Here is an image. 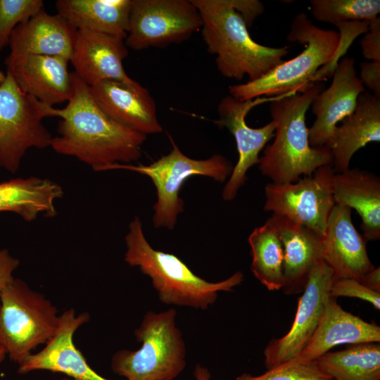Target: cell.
Segmentation results:
<instances>
[{
	"label": "cell",
	"mask_w": 380,
	"mask_h": 380,
	"mask_svg": "<svg viewBox=\"0 0 380 380\" xmlns=\"http://www.w3.org/2000/svg\"><path fill=\"white\" fill-rule=\"evenodd\" d=\"M359 78L374 96L380 98V61L361 63Z\"/></svg>",
	"instance_id": "35"
},
{
	"label": "cell",
	"mask_w": 380,
	"mask_h": 380,
	"mask_svg": "<svg viewBox=\"0 0 380 380\" xmlns=\"http://www.w3.org/2000/svg\"><path fill=\"white\" fill-rule=\"evenodd\" d=\"M334 173L332 165H327L295 182L268 183L265 210L305 226L322 239L336 204L331 191Z\"/></svg>",
	"instance_id": "11"
},
{
	"label": "cell",
	"mask_w": 380,
	"mask_h": 380,
	"mask_svg": "<svg viewBox=\"0 0 380 380\" xmlns=\"http://www.w3.org/2000/svg\"><path fill=\"white\" fill-rule=\"evenodd\" d=\"M235 380H334L319 367L316 360L307 362L289 361L268 369L260 376L244 373Z\"/></svg>",
	"instance_id": "31"
},
{
	"label": "cell",
	"mask_w": 380,
	"mask_h": 380,
	"mask_svg": "<svg viewBox=\"0 0 380 380\" xmlns=\"http://www.w3.org/2000/svg\"><path fill=\"white\" fill-rule=\"evenodd\" d=\"M230 2L247 27H251L257 17L262 14L265 10L263 4L258 0H230Z\"/></svg>",
	"instance_id": "34"
},
{
	"label": "cell",
	"mask_w": 380,
	"mask_h": 380,
	"mask_svg": "<svg viewBox=\"0 0 380 380\" xmlns=\"http://www.w3.org/2000/svg\"><path fill=\"white\" fill-rule=\"evenodd\" d=\"M72 93L63 108L41 103L46 117H58V135L50 146L56 153L72 156L95 171L114 163L130 164L141 156L146 135L110 118L96 103L89 86L71 72Z\"/></svg>",
	"instance_id": "1"
},
{
	"label": "cell",
	"mask_w": 380,
	"mask_h": 380,
	"mask_svg": "<svg viewBox=\"0 0 380 380\" xmlns=\"http://www.w3.org/2000/svg\"><path fill=\"white\" fill-rule=\"evenodd\" d=\"M89 320L87 312L76 315L73 308L64 311L59 315L58 327L53 336L42 350L30 354L19 365L18 373L48 370L65 374L74 380H110L100 376L90 367L73 342L76 330Z\"/></svg>",
	"instance_id": "15"
},
{
	"label": "cell",
	"mask_w": 380,
	"mask_h": 380,
	"mask_svg": "<svg viewBox=\"0 0 380 380\" xmlns=\"http://www.w3.org/2000/svg\"><path fill=\"white\" fill-rule=\"evenodd\" d=\"M61 380H70V379L65 378V379H62Z\"/></svg>",
	"instance_id": "41"
},
{
	"label": "cell",
	"mask_w": 380,
	"mask_h": 380,
	"mask_svg": "<svg viewBox=\"0 0 380 380\" xmlns=\"http://www.w3.org/2000/svg\"><path fill=\"white\" fill-rule=\"evenodd\" d=\"M44 9L42 0H0V52L14 29Z\"/></svg>",
	"instance_id": "30"
},
{
	"label": "cell",
	"mask_w": 380,
	"mask_h": 380,
	"mask_svg": "<svg viewBox=\"0 0 380 380\" xmlns=\"http://www.w3.org/2000/svg\"><path fill=\"white\" fill-rule=\"evenodd\" d=\"M380 327L344 310L336 298L330 296L320 322L303 350L293 360L307 362L341 344L379 343Z\"/></svg>",
	"instance_id": "20"
},
{
	"label": "cell",
	"mask_w": 380,
	"mask_h": 380,
	"mask_svg": "<svg viewBox=\"0 0 380 380\" xmlns=\"http://www.w3.org/2000/svg\"><path fill=\"white\" fill-rule=\"evenodd\" d=\"M360 46L364 57L380 61V18L369 21L368 30L362 38Z\"/></svg>",
	"instance_id": "33"
},
{
	"label": "cell",
	"mask_w": 380,
	"mask_h": 380,
	"mask_svg": "<svg viewBox=\"0 0 380 380\" xmlns=\"http://www.w3.org/2000/svg\"><path fill=\"white\" fill-rule=\"evenodd\" d=\"M334 280L332 269L323 258L318 260L299 298L291 329L284 336L272 339L265 348L267 369L294 359L306 346L322 317Z\"/></svg>",
	"instance_id": "12"
},
{
	"label": "cell",
	"mask_w": 380,
	"mask_h": 380,
	"mask_svg": "<svg viewBox=\"0 0 380 380\" xmlns=\"http://www.w3.org/2000/svg\"><path fill=\"white\" fill-rule=\"evenodd\" d=\"M202 20L208 51L215 55L219 72L225 77L254 81L284 62L289 46L270 47L255 42L230 0H191Z\"/></svg>",
	"instance_id": "3"
},
{
	"label": "cell",
	"mask_w": 380,
	"mask_h": 380,
	"mask_svg": "<svg viewBox=\"0 0 380 380\" xmlns=\"http://www.w3.org/2000/svg\"><path fill=\"white\" fill-rule=\"evenodd\" d=\"M89 89L99 106L117 122L146 135L163 132L153 97L135 80L103 81Z\"/></svg>",
	"instance_id": "19"
},
{
	"label": "cell",
	"mask_w": 380,
	"mask_h": 380,
	"mask_svg": "<svg viewBox=\"0 0 380 380\" xmlns=\"http://www.w3.org/2000/svg\"><path fill=\"white\" fill-rule=\"evenodd\" d=\"M355 65L353 58L342 59L334 68L330 86L313 99L312 110L316 118L308 128L311 146L326 147L338 123L353 112L359 95L365 91Z\"/></svg>",
	"instance_id": "14"
},
{
	"label": "cell",
	"mask_w": 380,
	"mask_h": 380,
	"mask_svg": "<svg viewBox=\"0 0 380 380\" xmlns=\"http://www.w3.org/2000/svg\"><path fill=\"white\" fill-rule=\"evenodd\" d=\"M69 61L61 56L11 54L6 57V73L27 95L53 106L68 102L72 93Z\"/></svg>",
	"instance_id": "16"
},
{
	"label": "cell",
	"mask_w": 380,
	"mask_h": 380,
	"mask_svg": "<svg viewBox=\"0 0 380 380\" xmlns=\"http://www.w3.org/2000/svg\"><path fill=\"white\" fill-rule=\"evenodd\" d=\"M315 360L334 380H380L379 343L352 344L343 350L327 352Z\"/></svg>",
	"instance_id": "27"
},
{
	"label": "cell",
	"mask_w": 380,
	"mask_h": 380,
	"mask_svg": "<svg viewBox=\"0 0 380 380\" xmlns=\"http://www.w3.org/2000/svg\"><path fill=\"white\" fill-rule=\"evenodd\" d=\"M76 30L58 13L42 9L14 29L10 53L61 56L70 61Z\"/></svg>",
	"instance_id": "23"
},
{
	"label": "cell",
	"mask_w": 380,
	"mask_h": 380,
	"mask_svg": "<svg viewBox=\"0 0 380 380\" xmlns=\"http://www.w3.org/2000/svg\"><path fill=\"white\" fill-rule=\"evenodd\" d=\"M125 39L84 29L76 30L70 59L74 73L88 86L103 81L131 82L123 67Z\"/></svg>",
	"instance_id": "17"
},
{
	"label": "cell",
	"mask_w": 380,
	"mask_h": 380,
	"mask_svg": "<svg viewBox=\"0 0 380 380\" xmlns=\"http://www.w3.org/2000/svg\"><path fill=\"white\" fill-rule=\"evenodd\" d=\"M6 74L0 69V85L4 82Z\"/></svg>",
	"instance_id": "40"
},
{
	"label": "cell",
	"mask_w": 380,
	"mask_h": 380,
	"mask_svg": "<svg viewBox=\"0 0 380 380\" xmlns=\"http://www.w3.org/2000/svg\"><path fill=\"white\" fill-rule=\"evenodd\" d=\"M0 85V168L15 173L31 148L50 146L41 103L25 94L6 73Z\"/></svg>",
	"instance_id": "9"
},
{
	"label": "cell",
	"mask_w": 380,
	"mask_h": 380,
	"mask_svg": "<svg viewBox=\"0 0 380 380\" xmlns=\"http://www.w3.org/2000/svg\"><path fill=\"white\" fill-rule=\"evenodd\" d=\"M331 191L336 204L355 209L367 241L380 238V179L358 168L334 173Z\"/></svg>",
	"instance_id": "24"
},
{
	"label": "cell",
	"mask_w": 380,
	"mask_h": 380,
	"mask_svg": "<svg viewBox=\"0 0 380 380\" xmlns=\"http://www.w3.org/2000/svg\"><path fill=\"white\" fill-rule=\"evenodd\" d=\"M201 27L191 0H132L125 44L136 51L163 47L186 40Z\"/></svg>",
	"instance_id": "10"
},
{
	"label": "cell",
	"mask_w": 380,
	"mask_h": 380,
	"mask_svg": "<svg viewBox=\"0 0 380 380\" xmlns=\"http://www.w3.org/2000/svg\"><path fill=\"white\" fill-rule=\"evenodd\" d=\"M357 281L367 289L380 293V269L374 268Z\"/></svg>",
	"instance_id": "37"
},
{
	"label": "cell",
	"mask_w": 380,
	"mask_h": 380,
	"mask_svg": "<svg viewBox=\"0 0 380 380\" xmlns=\"http://www.w3.org/2000/svg\"><path fill=\"white\" fill-rule=\"evenodd\" d=\"M132 0H58V14L76 30L125 39Z\"/></svg>",
	"instance_id": "25"
},
{
	"label": "cell",
	"mask_w": 380,
	"mask_h": 380,
	"mask_svg": "<svg viewBox=\"0 0 380 380\" xmlns=\"http://www.w3.org/2000/svg\"><path fill=\"white\" fill-rule=\"evenodd\" d=\"M6 353L5 350H4V348L0 347V363H1L4 361V360L5 357H6Z\"/></svg>",
	"instance_id": "39"
},
{
	"label": "cell",
	"mask_w": 380,
	"mask_h": 380,
	"mask_svg": "<svg viewBox=\"0 0 380 380\" xmlns=\"http://www.w3.org/2000/svg\"><path fill=\"white\" fill-rule=\"evenodd\" d=\"M248 242L252 255L251 270L254 276L268 290L282 289L284 285L283 246L269 218L265 224L253 229Z\"/></svg>",
	"instance_id": "28"
},
{
	"label": "cell",
	"mask_w": 380,
	"mask_h": 380,
	"mask_svg": "<svg viewBox=\"0 0 380 380\" xmlns=\"http://www.w3.org/2000/svg\"><path fill=\"white\" fill-rule=\"evenodd\" d=\"M286 39L303 45L302 52L256 80L229 86L230 96L247 101L303 92L318 82L319 68L332 62L341 44L339 32L317 27L305 13L293 18Z\"/></svg>",
	"instance_id": "5"
},
{
	"label": "cell",
	"mask_w": 380,
	"mask_h": 380,
	"mask_svg": "<svg viewBox=\"0 0 380 380\" xmlns=\"http://www.w3.org/2000/svg\"><path fill=\"white\" fill-rule=\"evenodd\" d=\"M125 243V262L139 267L151 279L160 300L167 305L206 310L215 302L219 291H232L243 280L240 271L219 282L201 278L175 255L154 249L146 240L138 217L129 225Z\"/></svg>",
	"instance_id": "4"
},
{
	"label": "cell",
	"mask_w": 380,
	"mask_h": 380,
	"mask_svg": "<svg viewBox=\"0 0 380 380\" xmlns=\"http://www.w3.org/2000/svg\"><path fill=\"white\" fill-rule=\"evenodd\" d=\"M310 3L315 18L336 26L370 21L380 12L379 0H311Z\"/></svg>",
	"instance_id": "29"
},
{
	"label": "cell",
	"mask_w": 380,
	"mask_h": 380,
	"mask_svg": "<svg viewBox=\"0 0 380 380\" xmlns=\"http://www.w3.org/2000/svg\"><path fill=\"white\" fill-rule=\"evenodd\" d=\"M329 295L336 298L339 296L359 298L369 302L376 310L380 308V293L367 289L355 279H334Z\"/></svg>",
	"instance_id": "32"
},
{
	"label": "cell",
	"mask_w": 380,
	"mask_h": 380,
	"mask_svg": "<svg viewBox=\"0 0 380 380\" xmlns=\"http://www.w3.org/2000/svg\"><path fill=\"white\" fill-rule=\"evenodd\" d=\"M324 87L318 82L303 92L272 100L270 112L275 126L274 139L266 146L258 163L261 173L271 182H295L322 166L332 165L331 153L327 147L310 146L305 121L309 107Z\"/></svg>",
	"instance_id": "2"
},
{
	"label": "cell",
	"mask_w": 380,
	"mask_h": 380,
	"mask_svg": "<svg viewBox=\"0 0 380 380\" xmlns=\"http://www.w3.org/2000/svg\"><path fill=\"white\" fill-rule=\"evenodd\" d=\"M194 375L196 380H210V374L208 369L200 365L196 366Z\"/></svg>",
	"instance_id": "38"
},
{
	"label": "cell",
	"mask_w": 380,
	"mask_h": 380,
	"mask_svg": "<svg viewBox=\"0 0 380 380\" xmlns=\"http://www.w3.org/2000/svg\"><path fill=\"white\" fill-rule=\"evenodd\" d=\"M57 308L41 293L14 279L0 295V347L20 365L55 334Z\"/></svg>",
	"instance_id": "7"
},
{
	"label": "cell",
	"mask_w": 380,
	"mask_h": 380,
	"mask_svg": "<svg viewBox=\"0 0 380 380\" xmlns=\"http://www.w3.org/2000/svg\"><path fill=\"white\" fill-rule=\"evenodd\" d=\"M172 150L150 165L114 163L104 169L127 170L149 177L157 191L153 205L155 227L172 229L177 215L184 210V201L179 191L186 180L193 175H204L223 182L230 176L233 167L223 156L216 154L208 159L196 160L184 155L170 137Z\"/></svg>",
	"instance_id": "8"
},
{
	"label": "cell",
	"mask_w": 380,
	"mask_h": 380,
	"mask_svg": "<svg viewBox=\"0 0 380 380\" xmlns=\"http://www.w3.org/2000/svg\"><path fill=\"white\" fill-rule=\"evenodd\" d=\"M352 209L335 204L321 239L322 258L334 272V279H359L374 269L367 251V241L354 227Z\"/></svg>",
	"instance_id": "18"
},
{
	"label": "cell",
	"mask_w": 380,
	"mask_h": 380,
	"mask_svg": "<svg viewBox=\"0 0 380 380\" xmlns=\"http://www.w3.org/2000/svg\"><path fill=\"white\" fill-rule=\"evenodd\" d=\"M19 264V260L11 255L7 249L0 250V295L15 279L13 274Z\"/></svg>",
	"instance_id": "36"
},
{
	"label": "cell",
	"mask_w": 380,
	"mask_h": 380,
	"mask_svg": "<svg viewBox=\"0 0 380 380\" xmlns=\"http://www.w3.org/2000/svg\"><path fill=\"white\" fill-rule=\"evenodd\" d=\"M275 227L284 251L286 294L303 292L316 262L322 258L321 238L309 228L284 217L272 214L269 217Z\"/></svg>",
	"instance_id": "22"
},
{
	"label": "cell",
	"mask_w": 380,
	"mask_h": 380,
	"mask_svg": "<svg viewBox=\"0 0 380 380\" xmlns=\"http://www.w3.org/2000/svg\"><path fill=\"white\" fill-rule=\"evenodd\" d=\"M380 141V98L365 91L353 112L338 125L326 147L331 151L335 173L349 169L354 153Z\"/></svg>",
	"instance_id": "21"
},
{
	"label": "cell",
	"mask_w": 380,
	"mask_h": 380,
	"mask_svg": "<svg viewBox=\"0 0 380 380\" xmlns=\"http://www.w3.org/2000/svg\"><path fill=\"white\" fill-rule=\"evenodd\" d=\"M262 99L239 101L232 96L224 97L217 107L219 118L215 123L227 128L234 136L239 154L238 161L223 191L226 201L233 200L239 189L246 180L248 170L259 163V153L274 137L275 126L273 121L259 128H252L246 124V117Z\"/></svg>",
	"instance_id": "13"
},
{
	"label": "cell",
	"mask_w": 380,
	"mask_h": 380,
	"mask_svg": "<svg viewBox=\"0 0 380 380\" xmlns=\"http://www.w3.org/2000/svg\"><path fill=\"white\" fill-rule=\"evenodd\" d=\"M176 315L173 309L148 312L134 331L141 347L115 353L111 359L113 372L126 380H174L186 366V346Z\"/></svg>",
	"instance_id": "6"
},
{
	"label": "cell",
	"mask_w": 380,
	"mask_h": 380,
	"mask_svg": "<svg viewBox=\"0 0 380 380\" xmlns=\"http://www.w3.org/2000/svg\"><path fill=\"white\" fill-rule=\"evenodd\" d=\"M63 196L62 187L47 178L29 177L0 183V212H12L27 222L39 215L53 217L55 201Z\"/></svg>",
	"instance_id": "26"
}]
</instances>
